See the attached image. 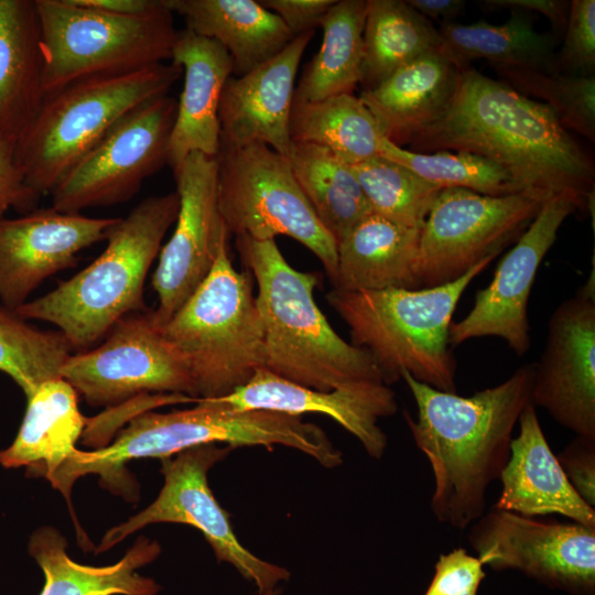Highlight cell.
<instances>
[{
  "mask_svg": "<svg viewBox=\"0 0 595 595\" xmlns=\"http://www.w3.org/2000/svg\"><path fill=\"white\" fill-rule=\"evenodd\" d=\"M363 42V90L442 45L439 29L403 0H367Z\"/></svg>",
  "mask_w": 595,
  "mask_h": 595,
  "instance_id": "33",
  "label": "cell"
},
{
  "mask_svg": "<svg viewBox=\"0 0 595 595\" xmlns=\"http://www.w3.org/2000/svg\"><path fill=\"white\" fill-rule=\"evenodd\" d=\"M61 378L94 407L117 405L151 393L197 398L185 361L148 311L120 320L100 346L71 355Z\"/></svg>",
  "mask_w": 595,
  "mask_h": 595,
  "instance_id": "14",
  "label": "cell"
},
{
  "mask_svg": "<svg viewBox=\"0 0 595 595\" xmlns=\"http://www.w3.org/2000/svg\"><path fill=\"white\" fill-rule=\"evenodd\" d=\"M494 259H485L457 280L437 286L332 289L326 300L348 326L351 344L370 354L387 386L407 371L434 389L456 392L452 317L470 282Z\"/></svg>",
  "mask_w": 595,
  "mask_h": 595,
  "instance_id": "6",
  "label": "cell"
},
{
  "mask_svg": "<svg viewBox=\"0 0 595 595\" xmlns=\"http://www.w3.org/2000/svg\"><path fill=\"white\" fill-rule=\"evenodd\" d=\"M483 3L490 8L512 9L515 12H538L547 17L558 30L565 28L570 9V2L563 0H485Z\"/></svg>",
  "mask_w": 595,
  "mask_h": 595,
  "instance_id": "44",
  "label": "cell"
},
{
  "mask_svg": "<svg viewBox=\"0 0 595 595\" xmlns=\"http://www.w3.org/2000/svg\"><path fill=\"white\" fill-rule=\"evenodd\" d=\"M314 30L296 35L279 54L241 76H230L219 102L220 147L262 143L285 156L301 58Z\"/></svg>",
  "mask_w": 595,
  "mask_h": 595,
  "instance_id": "21",
  "label": "cell"
},
{
  "mask_svg": "<svg viewBox=\"0 0 595 595\" xmlns=\"http://www.w3.org/2000/svg\"><path fill=\"white\" fill-rule=\"evenodd\" d=\"M171 61L182 67L184 74L169 147L167 164L174 171L191 153L217 156L219 102L225 84L234 74V65L218 42L187 29L177 32Z\"/></svg>",
  "mask_w": 595,
  "mask_h": 595,
  "instance_id": "23",
  "label": "cell"
},
{
  "mask_svg": "<svg viewBox=\"0 0 595 595\" xmlns=\"http://www.w3.org/2000/svg\"><path fill=\"white\" fill-rule=\"evenodd\" d=\"M183 74L174 63L122 74L89 76L45 94L15 142V158L30 190L51 194L67 172L129 110L167 95Z\"/></svg>",
  "mask_w": 595,
  "mask_h": 595,
  "instance_id": "7",
  "label": "cell"
},
{
  "mask_svg": "<svg viewBox=\"0 0 595 595\" xmlns=\"http://www.w3.org/2000/svg\"><path fill=\"white\" fill-rule=\"evenodd\" d=\"M595 68V1L570 2L564 44L555 56L553 72L594 75Z\"/></svg>",
  "mask_w": 595,
  "mask_h": 595,
  "instance_id": "39",
  "label": "cell"
},
{
  "mask_svg": "<svg viewBox=\"0 0 595 595\" xmlns=\"http://www.w3.org/2000/svg\"><path fill=\"white\" fill-rule=\"evenodd\" d=\"M217 160L219 208L229 235L255 240L291 237L324 267L332 284L337 244L306 201L288 159L262 143L220 147Z\"/></svg>",
  "mask_w": 595,
  "mask_h": 595,
  "instance_id": "10",
  "label": "cell"
},
{
  "mask_svg": "<svg viewBox=\"0 0 595 595\" xmlns=\"http://www.w3.org/2000/svg\"><path fill=\"white\" fill-rule=\"evenodd\" d=\"M486 572L476 555L464 548L440 554L424 595H477Z\"/></svg>",
  "mask_w": 595,
  "mask_h": 595,
  "instance_id": "40",
  "label": "cell"
},
{
  "mask_svg": "<svg viewBox=\"0 0 595 595\" xmlns=\"http://www.w3.org/2000/svg\"><path fill=\"white\" fill-rule=\"evenodd\" d=\"M285 158L314 214L336 244L371 213L351 165L326 148L291 141Z\"/></svg>",
  "mask_w": 595,
  "mask_h": 595,
  "instance_id": "32",
  "label": "cell"
},
{
  "mask_svg": "<svg viewBox=\"0 0 595 595\" xmlns=\"http://www.w3.org/2000/svg\"><path fill=\"white\" fill-rule=\"evenodd\" d=\"M186 29L218 42L241 76L279 54L295 36L256 0H165Z\"/></svg>",
  "mask_w": 595,
  "mask_h": 595,
  "instance_id": "28",
  "label": "cell"
},
{
  "mask_svg": "<svg viewBox=\"0 0 595 595\" xmlns=\"http://www.w3.org/2000/svg\"><path fill=\"white\" fill-rule=\"evenodd\" d=\"M502 82L549 106L560 123L589 141L595 139V76L491 65Z\"/></svg>",
  "mask_w": 595,
  "mask_h": 595,
  "instance_id": "38",
  "label": "cell"
},
{
  "mask_svg": "<svg viewBox=\"0 0 595 595\" xmlns=\"http://www.w3.org/2000/svg\"><path fill=\"white\" fill-rule=\"evenodd\" d=\"M217 399L239 411L264 410L296 416L325 414L353 434L368 455L377 459L387 447V435L378 421L398 410L394 392L385 383H357L320 391L264 368L257 370L242 387Z\"/></svg>",
  "mask_w": 595,
  "mask_h": 595,
  "instance_id": "20",
  "label": "cell"
},
{
  "mask_svg": "<svg viewBox=\"0 0 595 595\" xmlns=\"http://www.w3.org/2000/svg\"><path fill=\"white\" fill-rule=\"evenodd\" d=\"M73 347L61 332L42 331L0 305V371L30 397L43 382L61 378Z\"/></svg>",
  "mask_w": 595,
  "mask_h": 595,
  "instance_id": "35",
  "label": "cell"
},
{
  "mask_svg": "<svg viewBox=\"0 0 595 595\" xmlns=\"http://www.w3.org/2000/svg\"><path fill=\"white\" fill-rule=\"evenodd\" d=\"M509 458L499 476L501 490L493 508L527 517L560 515L595 527L591 507L566 478L541 428L536 407L529 403L519 418Z\"/></svg>",
  "mask_w": 595,
  "mask_h": 595,
  "instance_id": "22",
  "label": "cell"
},
{
  "mask_svg": "<svg viewBox=\"0 0 595 595\" xmlns=\"http://www.w3.org/2000/svg\"><path fill=\"white\" fill-rule=\"evenodd\" d=\"M296 36L314 30L336 0H259Z\"/></svg>",
  "mask_w": 595,
  "mask_h": 595,
  "instance_id": "43",
  "label": "cell"
},
{
  "mask_svg": "<svg viewBox=\"0 0 595 595\" xmlns=\"http://www.w3.org/2000/svg\"><path fill=\"white\" fill-rule=\"evenodd\" d=\"M237 247L258 286L264 369L320 391L385 383L370 354L343 339L320 310L317 273L293 268L275 239L237 237Z\"/></svg>",
  "mask_w": 595,
  "mask_h": 595,
  "instance_id": "3",
  "label": "cell"
},
{
  "mask_svg": "<svg viewBox=\"0 0 595 595\" xmlns=\"http://www.w3.org/2000/svg\"><path fill=\"white\" fill-rule=\"evenodd\" d=\"M66 539L53 527H42L30 538L29 552L42 569L40 595H158L161 587L137 571L161 553L156 541L140 537L112 565L91 566L73 561Z\"/></svg>",
  "mask_w": 595,
  "mask_h": 595,
  "instance_id": "29",
  "label": "cell"
},
{
  "mask_svg": "<svg viewBox=\"0 0 595 595\" xmlns=\"http://www.w3.org/2000/svg\"><path fill=\"white\" fill-rule=\"evenodd\" d=\"M420 230L369 213L337 244L333 289H416Z\"/></svg>",
  "mask_w": 595,
  "mask_h": 595,
  "instance_id": "26",
  "label": "cell"
},
{
  "mask_svg": "<svg viewBox=\"0 0 595 595\" xmlns=\"http://www.w3.org/2000/svg\"><path fill=\"white\" fill-rule=\"evenodd\" d=\"M556 457L576 493L595 508V437L575 435Z\"/></svg>",
  "mask_w": 595,
  "mask_h": 595,
  "instance_id": "41",
  "label": "cell"
},
{
  "mask_svg": "<svg viewBox=\"0 0 595 595\" xmlns=\"http://www.w3.org/2000/svg\"><path fill=\"white\" fill-rule=\"evenodd\" d=\"M28 399L13 443L0 451L6 468L26 467L29 476L50 482L78 452L87 419L78 409L77 391L63 378L43 382Z\"/></svg>",
  "mask_w": 595,
  "mask_h": 595,
  "instance_id": "27",
  "label": "cell"
},
{
  "mask_svg": "<svg viewBox=\"0 0 595 595\" xmlns=\"http://www.w3.org/2000/svg\"><path fill=\"white\" fill-rule=\"evenodd\" d=\"M231 450L228 445L205 444L177 453L175 458H162L164 485L158 498L141 512L108 530L96 553L112 548L144 526L184 523L198 529L217 561L232 565L256 586L257 593H266L288 581L289 570L261 560L238 541L229 515L215 499L208 485V470Z\"/></svg>",
  "mask_w": 595,
  "mask_h": 595,
  "instance_id": "13",
  "label": "cell"
},
{
  "mask_svg": "<svg viewBox=\"0 0 595 595\" xmlns=\"http://www.w3.org/2000/svg\"><path fill=\"white\" fill-rule=\"evenodd\" d=\"M39 199L18 164L15 143L0 140V219L10 208L30 210Z\"/></svg>",
  "mask_w": 595,
  "mask_h": 595,
  "instance_id": "42",
  "label": "cell"
},
{
  "mask_svg": "<svg viewBox=\"0 0 595 595\" xmlns=\"http://www.w3.org/2000/svg\"><path fill=\"white\" fill-rule=\"evenodd\" d=\"M119 217L36 209L0 219V302L17 311L48 277L77 264L80 250L107 238Z\"/></svg>",
  "mask_w": 595,
  "mask_h": 595,
  "instance_id": "19",
  "label": "cell"
},
{
  "mask_svg": "<svg viewBox=\"0 0 595 595\" xmlns=\"http://www.w3.org/2000/svg\"><path fill=\"white\" fill-rule=\"evenodd\" d=\"M531 401L575 435L595 437L594 269L549 318Z\"/></svg>",
  "mask_w": 595,
  "mask_h": 595,
  "instance_id": "18",
  "label": "cell"
},
{
  "mask_svg": "<svg viewBox=\"0 0 595 595\" xmlns=\"http://www.w3.org/2000/svg\"><path fill=\"white\" fill-rule=\"evenodd\" d=\"M372 213L421 229L440 188L380 155L351 165Z\"/></svg>",
  "mask_w": 595,
  "mask_h": 595,
  "instance_id": "37",
  "label": "cell"
},
{
  "mask_svg": "<svg viewBox=\"0 0 595 595\" xmlns=\"http://www.w3.org/2000/svg\"><path fill=\"white\" fill-rule=\"evenodd\" d=\"M177 100L162 95L123 115L51 193L52 207L80 214L131 199L169 161Z\"/></svg>",
  "mask_w": 595,
  "mask_h": 595,
  "instance_id": "12",
  "label": "cell"
},
{
  "mask_svg": "<svg viewBox=\"0 0 595 595\" xmlns=\"http://www.w3.org/2000/svg\"><path fill=\"white\" fill-rule=\"evenodd\" d=\"M533 377L534 363L526 364L499 385L464 397L401 374L418 410L415 419L403 415L433 472L430 506L439 522L464 530L486 511L488 487L499 479L513 429L532 402Z\"/></svg>",
  "mask_w": 595,
  "mask_h": 595,
  "instance_id": "2",
  "label": "cell"
},
{
  "mask_svg": "<svg viewBox=\"0 0 595 595\" xmlns=\"http://www.w3.org/2000/svg\"><path fill=\"white\" fill-rule=\"evenodd\" d=\"M458 68L440 51L429 52L397 69L360 100L383 136L399 147L435 122L447 109L457 85Z\"/></svg>",
  "mask_w": 595,
  "mask_h": 595,
  "instance_id": "24",
  "label": "cell"
},
{
  "mask_svg": "<svg viewBox=\"0 0 595 595\" xmlns=\"http://www.w3.org/2000/svg\"><path fill=\"white\" fill-rule=\"evenodd\" d=\"M440 52L458 69L474 60H487L491 65H508L553 72L555 39L538 32L532 22L515 14L502 24L476 22L441 23Z\"/></svg>",
  "mask_w": 595,
  "mask_h": 595,
  "instance_id": "30",
  "label": "cell"
},
{
  "mask_svg": "<svg viewBox=\"0 0 595 595\" xmlns=\"http://www.w3.org/2000/svg\"><path fill=\"white\" fill-rule=\"evenodd\" d=\"M409 145L476 154L502 167L522 193L547 201L572 192L594 207L593 161L552 109L470 66L458 69L445 112Z\"/></svg>",
  "mask_w": 595,
  "mask_h": 595,
  "instance_id": "1",
  "label": "cell"
},
{
  "mask_svg": "<svg viewBox=\"0 0 595 595\" xmlns=\"http://www.w3.org/2000/svg\"><path fill=\"white\" fill-rule=\"evenodd\" d=\"M178 207L176 192L142 199L109 229L98 258L17 314L52 323L73 348L87 349L123 317L145 312V278Z\"/></svg>",
  "mask_w": 595,
  "mask_h": 595,
  "instance_id": "5",
  "label": "cell"
},
{
  "mask_svg": "<svg viewBox=\"0 0 595 595\" xmlns=\"http://www.w3.org/2000/svg\"><path fill=\"white\" fill-rule=\"evenodd\" d=\"M41 31L45 94L80 78L122 74L171 60L177 36L165 0L122 15L76 0H34Z\"/></svg>",
  "mask_w": 595,
  "mask_h": 595,
  "instance_id": "9",
  "label": "cell"
},
{
  "mask_svg": "<svg viewBox=\"0 0 595 595\" xmlns=\"http://www.w3.org/2000/svg\"><path fill=\"white\" fill-rule=\"evenodd\" d=\"M281 589L279 587H275L271 591H268L266 593H257V595H280Z\"/></svg>",
  "mask_w": 595,
  "mask_h": 595,
  "instance_id": "47",
  "label": "cell"
},
{
  "mask_svg": "<svg viewBox=\"0 0 595 595\" xmlns=\"http://www.w3.org/2000/svg\"><path fill=\"white\" fill-rule=\"evenodd\" d=\"M79 4L122 15H137L155 8L160 0H76Z\"/></svg>",
  "mask_w": 595,
  "mask_h": 595,
  "instance_id": "46",
  "label": "cell"
},
{
  "mask_svg": "<svg viewBox=\"0 0 595 595\" xmlns=\"http://www.w3.org/2000/svg\"><path fill=\"white\" fill-rule=\"evenodd\" d=\"M194 408L167 413L145 411L134 415L109 446L79 451L56 475L55 487L71 494L74 482L98 474L102 483L119 486L125 465L138 458H166L185 450L224 443L239 446L274 445L295 448L327 468L343 455L316 424L301 416L264 410H235L218 399H198Z\"/></svg>",
  "mask_w": 595,
  "mask_h": 595,
  "instance_id": "4",
  "label": "cell"
},
{
  "mask_svg": "<svg viewBox=\"0 0 595 595\" xmlns=\"http://www.w3.org/2000/svg\"><path fill=\"white\" fill-rule=\"evenodd\" d=\"M290 138L326 148L355 165L378 156L386 137L359 97L340 94L312 102L293 100Z\"/></svg>",
  "mask_w": 595,
  "mask_h": 595,
  "instance_id": "34",
  "label": "cell"
},
{
  "mask_svg": "<svg viewBox=\"0 0 595 595\" xmlns=\"http://www.w3.org/2000/svg\"><path fill=\"white\" fill-rule=\"evenodd\" d=\"M367 0L336 1L322 19L318 52L305 66L294 90V101H318L353 94L360 83Z\"/></svg>",
  "mask_w": 595,
  "mask_h": 595,
  "instance_id": "31",
  "label": "cell"
},
{
  "mask_svg": "<svg viewBox=\"0 0 595 595\" xmlns=\"http://www.w3.org/2000/svg\"><path fill=\"white\" fill-rule=\"evenodd\" d=\"M588 209L580 196L562 192L547 199L534 219L498 263L490 283L479 290L470 311L450 326V344L498 337L519 357L531 347L528 304L543 258L556 240L563 221Z\"/></svg>",
  "mask_w": 595,
  "mask_h": 595,
  "instance_id": "16",
  "label": "cell"
},
{
  "mask_svg": "<svg viewBox=\"0 0 595 595\" xmlns=\"http://www.w3.org/2000/svg\"><path fill=\"white\" fill-rule=\"evenodd\" d=\"M379 155L394 161L440 188H464L489 196L522 193L515 180L493 161L467 152H414L385 138Z\"/></svg>",
  "mask_w": 595,
  "mask_h": 595,
  "instance_id": "36",
  "label": "cell"
},
{
  "mask_svg": "<svg viewBox=\"0 0 595 595\" xmlns=\"http://www.w3.org/2000/svg\"><path fill=\"white\" fill-rule=\"evenodd\" d=\"M173 175L178 213L152 277L159 302L151 316L160 329L207 277L230 236L219 208L216 158L191 153Z\"/></svg>",
  "mask_w": 595,
  "mask_h": 595,
  "instance_id": "17",
  "label": "cell"
},
{
  "mask_svg": "<svg viewBox=\"0 0 595 595\" xmlns=\"http://www.w3.org/2000/svg\"><path fill=\"white\" fill-rule=\"evenodd\" d=\"M468 542L484 566L515 570L570 595H595V527L536 519L490 508Z\"/></svg>",
  "mask_w": 595,
  "mask_h": 595,
  "instance_id": "15",
  "label": "cell"
},
{
  "mask_svg": "<svg viewBox=\"0 0 595 595\" xmlns=\"http://www.w3.org/2000/svg\"><path fill=\"white\" fill-rule=\"evenodd\" d=\"M545 201L515 193L489 196L443 188L420 230L416 289L453 282L517 241Z\"/></svg>",
  "mask_w": 595,
  "mask_h": 595,
  "instance_id": "11",
  "label": "cell"
},
{
  "mask_svg": "<svg viewBox=\"0 0 595 595\" xmlns=\"http://www.w3.org/2000/svg\"><path fill=\"white\" fill-rule=\"evenodd\" d=\"M185 361L198 399H217L264 368L262 322L247 269L237 271L228 242L207 277L161 328Z\"/></svg>",
  "mask_w": 595,
  "mask_h": 595,
  "instance_id": "8",
  "label": "cell"
},
{
  "mask_svg": "<svg viewBox=\"0 0 595 595\" xmlns=\"http://www.w3.org/2000/svg\"><path fill=\"white\" fill-rule=\"evenodd\" d=\"M44 97L34 0H0V140L15 143L36 117Z\"/></svg>",
  "mask_w": 595,
  "mask_h": 595,
  "instance_id": "25",
  "label": "cell"
},
{
  "mask_svg": "<svg viewBox=\"0 0 595 595\" xmlns=\"http://www.w3.org/2000/svg\"><path fill=\"white\" fill-rule=\"evenodd\" d=\"M420 14L440 23L454 22L465 9L464 0H407Z\"/></svg>",
  "mask_w": 595,
  "mask_h": 595,
  "instance_id": "45",
  "label": "cell"
}]
</instances>
